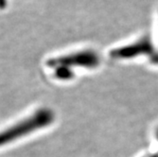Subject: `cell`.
Here are the masks:
<instances>
[{"instance_id":"cell-1","label":"cell","mask_w":158,"mask_h":157,"mask_svg":"<svg viewBox=\"0 0 158 157\" xmlns=\"http://www.w3.org/2000/svg\"><path fill=\"white\" fill-rule=\"evenodd\" d=\"M54 120V114L49 109H40L33 115L27 118L9 129L0 133V147L19 137L30 134L39 129L50 125Z\"/></svg>"},{"instance_id":"cell-2","label":"cell","mask_w":158,"mask_h":157,"mask_svg":"<svg viewBox=\"0 0 158 157\" xmlns=\"http://www.w3.org/2000/svg\"><path fill=\"white\" fill-rule=\"evenodd\" d=\"M98 63V56L90 51L80 52L77 54H72L69 56L60 57V58L53 59L48 62V65L50 67H66L70 65H80L92 67L97 65Z\"/></svg>"},{"instance_id":"cell-3","label":"cell","mask_w":158,"mask_h":157,"mask_svg":"<svg viewBox=\"0 0 158 157\" xmlns=\"http://www.w3.org/2000/svg\"><path fill=\"white\" fill-rule=\"evenodd\" d=\"M151 51H152V45L150 40L143 39L129 47H124L122 48L114 50L112 52V55L113 57H118V58H127V57L135 56L136 54L139 53H148Z\"/></svg>"},{"instance_id":"cell-4","label":"cell","mask_w":158,"mask_h":157,"mask_svg":"<svg viewBox=\"0 0 158 157\" xmlns=\"http://www.w3.org/2000/svg\"><path fill=\"white\" fill-rule=\"evenodd\" d=\"M7 5V0H0V9H4Z\"/></svg>"}]
</instances>
